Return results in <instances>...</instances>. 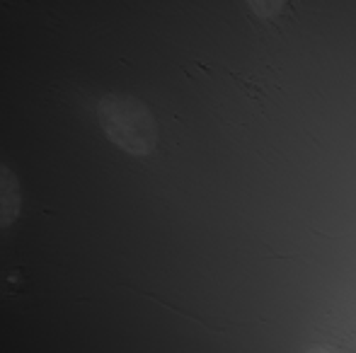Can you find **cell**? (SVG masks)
Masks as SVG:
<instances>
[{
	"label": "cell",
	"mask_w": 356,
	"mask_h": 353,
	"mask_svg": "<svg viewBox=\"0 0 356 353\" xmlns=\"http://www.w3.org/2000/svg\"><path fill=\"white\" fill-rule=\"evenodd\" d=\"M19 208H22L19 179L5 162H0V230H5L17 221Z\"/></svg>",
	"instance_id": "7a4b0ae2"
},
{
	"label": "cell",
	"mask_w": 356,
	"mask_h": 353,
	"mask_svg": "<svg viewBox=\"0 0 356 353\" xmlns=\"http://www.w3.org/2000/svg\"><path fill=\"white\" fill-rule=\"evenodd\" d=\"M97 121L104 136L131 157H148L158 148V123L134 94H104L97 102Z\"/></svg>",
	"instance_id": "6da1fadb"
},
{
	"label": "cell",
	"mask_w": 356,
	"mask_h": 353,
	"mask_svg": "<svg viewBox=\"0 0 356 353\" xmlns=\"http://www.w3.org/2000/svg\"><path fill=\"white\" fill-rule=\"evenodd\" d=\"M248 8L252 10V15L262 22H272L282 15L286 0H245Z\"/></svg>",
	"instance_id": "3957f363"
}]
</instances>
